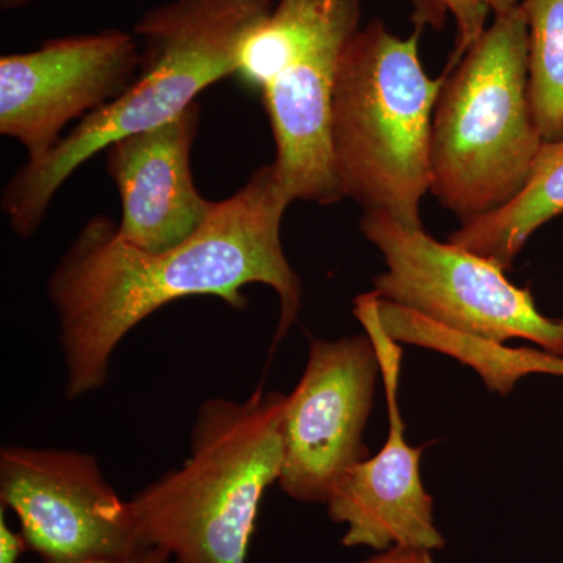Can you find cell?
Segmentation results:
<instances>
[{
  "label": "cell",
  "mask_w": 563,
  "mask_h": 563,
  "mask_svg": "<svg viewBox=\"0 0 563 563\" xmlns=\"http://www.w3.org/2000/svg\"><path fill=\"white\" fill-rule=\"evenodd\" d=\"M291 202L274 165L262 166L235 195L214 202L195 235L162 252L125 243L110 218H91L47 282L60 322L68 399L102 388L124 336L166 303L191 296H214L244 310L243 288H273L280 303L274 343L282 342L302 301L301 280L280 239Z\"/></svg>",
  "instance_id": "1"
},
{
  "label": "cell",
  "mask_w": 563,
  "mask_h": 563,
  "mask_svg": "<svg viewBox=\"0 0 563 563\" xmlns=\"http://www.w3.org/2000/svg\"><path fill=\"white\" fill-rule=\"evenodd\" d=\"M273 9V0H173L147 10L133 29L140 69L131 87L7 184L2 210L16 235H35L55 192L92 155L173 121L199 92L235 76L244 44Z\"/></svg>",
  "instance_id": "2"
},
{
  "label": "cell",
  "mask_w": 563,
  "mask_h": 563,
  "mask_svg": "<svg viewBox=\"0 0 563 563\" xmlns=\"http://www.w3.org/2000/svg\"><path fill=\"white\" fill-rule=\"evenodd\" d=\"M287 395L203 401L190 455L128 501L141 543L173 563H246L265 492L279 483Z\"/></svg>",
  "instance_id": "3"
},
{
  "label": "cell",
  "mask_w": 563,
  "mask_h": 563,
  "mask_svg": "<svg viewBox=\"0 0 563 563\" xmlns=\"http://www.w3.org/2000/svg\"><path fill=\"white\" fill-rule=\"evenodd\" d=\"M421 27L407 38L374 20L347 41L333 85L331 143L344 198L422 228L431 191L433 110L448 70L431 79Z\"/></svg>",
  "instance_id": "4"
},
{
  "label": "cell",
  "mask_w": 563,
  "mask_h": 563,
  "mask_svg": "<svg viewBox=\"0 0 563 563\" xmlns=\"http://www.w3.org/2000/svg\"><path fill=\"white\" fill-rule=\"evenodd\" d=\"M528 18L495 14L450 68L433 110L431 192L463 222L515 201L544 141L529 99Z\"/></svg>",
  "instance_id": "5"
},
{
  "label": "cell",
  "mask_w": 563,
  "mask_h": 563,
  "mask_svg": "<svg viewBox=\"0 0 563 563\" xmlns=\"http://www.w3.org/2000/svg\"><path fill=\"white\" fill-rule=\"evenodd\" d=\"M361 229L387 265L373 292L380 325L395 342L461 358L521 339L563 357V321L544 317L531 290L514 285L501 266L380 211H365Z\"/></svg>",
  "instance_id": "6"
},
{
  "label": "cell",
  "mask_w": 563,
  "mask_h": 563,
  "mask_svg": "<svg viewBox=\"0 0 563 563\" xmlns=\"http://www.w3.org/2000/svg\"><path fill=\"white\" fill-rule=\"evenodd\" d=\"M379 372L368 333L310 340L306 369L287 395L280 426L279 485L295 501L328 504L347 470L368 459L363 431Z\"/></svg>",
  "instance_id": "7"
},
{
  "label": "cell",
  "mask_w": 563,
  "mask_h": 563,
  "mask_svg": "<svg viewBox=\"0 0 563 563\" xmlns=\"http://www.w3.org/2000/svg\"><path fill=\"white\" fill-rule=\"evenodd\" d=\"M0 504L20 520L43 563H79L144 547L92 454L47 448L0 451Z\"/></svg>",
  "instance_id": "8"
},
{
  "label": "cell",
  "mask_w": 563,
  "mask_h": 563,
  "mask_svg": "<svg viewBox=\"0 0 563 563\" xmlns=\"http://www.w3.org/2000/svg\"><path fill=\"white\" fill-rule=\"evenodd\" d=\"M140 43L117 29L44 41L0 58V133L38 163L76 118L120 98L136 79Z\"/></svg>",
  "instance_id": "9"
},
{
  "label": "cell",
  "mask_w": 563,
  "mask_h": 563,
  "mask_svg": "<svg viewBox=\"0 0 563 563\" xmlns=\"http://www.w3.org/2000/svg\"><path fill=\"white\" fill-rule=\"evenodd\" d=\"M354 313L372 336L387 387L390 431L379 453L347 470L328 506L333 523L346 525L344 547H368L376 551L391 547L440 550L444 539L433 520V499L421 479V448L404 439L398 402L401 351L384 329L373 292L355 299Z\"/></svg>",
  "instance_id": "10"
},
{
  "label": "cell",
  "mask_w": 563,
  "mask_h": 563,
  "mask_svg": "<svg viewBox=\"0 0 563 563\" xmlns=\"http://www.w3.org/2000/svg\"><path fill=\"white\" fill-rule=\"evenodd\" d=\"M201 106L192 103L173 121L113 141L106 168L121 198L118 235L146 252L187 242L209 220L207 201L192 179L190 155Z\"/></svg>",
  "instance_id": "11"
},
{
  "label": "cell",
  "mask_w": 563,
  "mask_h": 563,
  "mask_svg": "<svg viewBox=\"0 0 563 563\" xmlns=\"http://www.w3.org/2000/svg\"><path fill=\"white\" fill-rule=\"evenodd\" d=\"M358 29H340L307 46L282 66L262 92L276 162L291 201L331 206L344 199L333 162V85L344 46Z\"/></svg>",
  "instance_id": "12"
},
{
  "label": "cell",
  "mask_w": 563,
  "mask_h": 563,
  "mask_svg": "<svg viewBox=\"0 0 563 563\" xmlns=\"http://www.w3.org/2000/svg\"><path fill=\"white\" fill-rule=\"evenodd\" d=\"M563 213V141L544 143L531 180L521 195L504 209L463 222L448 242L512 268L532 233Z\"/></svg>",
  "instance_id": "13"
},
{
  "label": "cell",
  "mask_w": 563,
  "mask_h": 563,
  "mask_svg": "<svg viewBox=\"0 0 563 563\" xmlns=\"http://www.w3.org/2000/svg\"><path fill=\"white\" fill-rule=\"evenodd\" d=\"M361 0H279L244 44L235 76L262 95L298 52L344 27H361Z\"/></svg>",
  "instance_id": "14"
},
{
  "label": "cell",
  "mask_w": 563,
  "mask_h": 563,
  "mask_svg": "<svg viewBox=\"0 0 563 563\" xmlns=\"http://www.w3.org/2000/svg\"><path fill=\"white\" fill-rule=\"evenodd\" d=\"M529 33V99L544 143L563 141V0H521Z\"/></svg>",
  "instance_id": "15"
},
{
  "label": "cell",
  "mask_w": 563,
  "mask_h": 563,
  "mask_svg": "<svg viewBox=\"0 0 563 563\" xmlns=\"http://www.w3.org/2000/svg\"><path fill=\"white\" fill-rule=\"evenodd\" d=\"M443 10L453 14L455 22V51L450 66L457 65L462 55L487 29L488 16L512 9L521 0H437Z\"/></svg>",
  "instance_id": "16"
},
{
  "label": "cell",
  "mask_w": 563,
  "mask_h": 563,
  "mask_svg": "<svg viewBox=\"0 0 563 563\" xmlns=\"http://www.w3.org/2000/svg\"><path fill=\"white\" fill-rule=\"evenodd\" d=\"M29 551L21 531H13L5 521V509L0 514V563H18Z\"/></svg>",
  "instance_id": "17"
},
{
  "label": "cell",
  "mask_w": 563,
  "mask_h": 563,
  "mask_svg": "<svg viewBox=\"0 0 563 563\" xmlns=\"http://www.w3.org/2000/svg\"><path fill=\"white\" fill-rule=\"evenodd\" d=\"M358 563H435L432 551L417 547H391Z\"/></svg>",
  "instance_id": "18"
},
{
  "label": "cell",
  "mask_w": 563,
  "mask_h": 563,
  "mask_svg": "<svg viewBox=\"0 0 563 563\" xmlns=\"http://www.w3.org/2000/svg\"><path fill=\"white\" fill-rule=\"evenodd\" d=\"M79 563H173L172 558L158 548L141 547L131 553L91 559Z\"/></svg>",
  "instance_id": "19"
},
{
  "label": "cell",
  "mask_w": 563,
  "mask_h": 563,
  "mask_svg": "<svg viewBox=\"0 0 563 563\" xmlns=\"http://www.w3.org/2000/svg\"><path fill=\"white\" fill-rule=\"evenodd\" d=\"M33 2H36V0H0V7H2V10L11 11L24 9Z\"/></svg>",
  "instance_id": "20"
}]
</instances>
